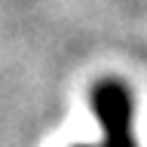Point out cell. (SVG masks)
<instances>
[{
	"instance_id": "7a4b0ae2",
	"label": "cell",
	"mask_w": 147,
	"mask_h": 147,
	"mask_svg": "<svg viewBox=\"0 0 147 147\" xmlns=\"http://www.w3.org/2000/svg\"><path fill=\"white\" fill-rule=\"evenodd\" d=\"M77 147H98V144H77Z\"/></svg>"
},
{
	"instance_id": "6da1fadb",
	"label": "cell",
	"mask_w": 147,
	"mask_h": 147,
	"mask_svg": "<svg viewBox=\"0 0 147 147\" xmlns=\"http://www.w3.org/2000/svg\"><path fill=\"white\" fill-rule=\"evenodd\" d=\"M92 110L101 119L104 141L101 147H135L132 138V98L129 89L117 80H101L92 89Z\"/></svg>"
}]
</instances>
